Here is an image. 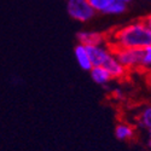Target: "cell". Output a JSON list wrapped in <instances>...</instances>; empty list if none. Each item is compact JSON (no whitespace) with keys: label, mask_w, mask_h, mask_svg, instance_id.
<instances>
[{"label":"cell","mask_w":151,"mask_h":151,"mask_svg":"<svg viewBox=\"0 0 151 151\" xmlns=\"http://www.w3.org/2000/svg\"><path fill=\"white\" fill-rule=\"evenodd\" d=\"M105 42L112 51L120 48L144 50L151 45V29L144 19L132 21L123 24L105 35Z\"/></svg>","instance_id":"1"},{"label":"cell","mask_w":151,"mask_h":151,"mask_svg":"<svg viewBox=\"0 0 151 151\" xmlns=\"http://www.w3.org/2000/svg\"><path fill=\"white\" fill-rule=\"evenodd\" d=\"M65 9L69 17L80 23L90 22L96 16L88 0H65Z\"/></svg>","instance_id":"2"},{"label":"cell","mask_w":151,"mask_h":151,"mask_svg":"<svg viewBox=\"0 0 151 151\" xmlns=\"http://www.w3.org/2000/svg\"><path fill=\"white\" fill-rule=\"evenodd\" d=\"M117 60L123 65L126 70H138L142 64V53L143 50L135 48H120L114 51Z\"/></svg>","instance_id":"3"},{"label":"cell","mask_w":151,"mask_h":151,"mask_svg":"<svg viewBox=\"0 0 151 151\" xmlns=\"http://www.w3.org/2000/svg\"><path fill=\"white\" fill-rule=\"evenodd\" d=\"M87 47H88V52L92 59L93 67H97V65L103 67L109 60V58L114 55V51H112L111 47L106 42H102L93 46H87Z\"/></svg>","instance_id":"4"},{"label":"cell","mask_w":151,"mask_h":151,"mask_svg":"<svg viewBox=\"0 0 151 151\" xmlns=\"http://www.w3.org/2000/svg\"><path fill=\"white\" fill-rule=\"evenodd\" d=\"M74 57L76 60L78 65L83 70V71H90L93 67L92 64V59L88 52V47L82 45V44H78L74 47Z\"/></svg>","instance_id":"5"},{"label":"cell","mask_w":151,"mask_h":151,"mask_svg":"<svg viewBox=\"0 0 151 151\" xmlns=\"http://www.w3.org/2000/svg\"><path fill=\"white\" fill-rule=\"evenodd\" d=\"M76 37H78V42L85 46H93L105 42V34L97 30H80Z\"/></svg>","instance_id":"6"},{"label":"cell","mask_w":151,"mask_h":151,"mask_svg":"<svg viewBox=\"0 0 151 151\" xmlns=\"http://www.w3.org/2000/svg\"><path fill=\"white\" fill-rule=\"evenodd\" d=\"M103 67L109 71V74L111 75L112 79H122V78L126 76V74H127V70H126L123 68V65L117 60L115 53L109 58V60L105 63Z\"/></svg>","instance_id":"7"},{"label":"cell","mask_w":151,"mask_h":151,"mask_svg":"<svg viewBox=\"0 0 151 151\" xmlns=\"http://www.w3.org/2000/svg\"><path fill=\"white\" fill-rule=\"evenodd\" d=\"M90 75H91L92 81L99 86H106L112 80L109 71L104 67H100V65L92 67V69L90 70Z\"/></svg>","instance_id":"8"},{"label":"cell","mask_w":151,"mask_h":151,"mask_svg":"<svg viewBox=\"0 0 151 151\" xmlns=\"http://www.w3.org/2000/svg\"><path fill=\"white\" fill-rule=\"evenodd\" d=\"M135 135V129L131 123L119 122L115 127V137L120 142H129Z\"/></svg>","instance_id":"9"},{"label":"cell","mask_w":151,"mask_h":151,"mask_svg":"<svg viewBox=\"0 0 151 151\" xmlns=\"http://www.w3.org/2000/svg\"><path fill=\"white\" fill-rule=\"evenodd\" d=\"M137 123L140 128L146 131L149 134H151V104L145 105L140 109L137 116Z\"/></svg>","instance_id":"10"},{"label":"cell","mask_w":151,"mask_h":151,"mask_svg":"<svg viewBox=\"0 0 151 151\" xmlns=\"http://www.w3.org/2000/svg\"><path fill=\"white\" fill-rule=\"evenodd\" d=\"M127 11V4L117 1V0H114L109 7L106 9V11L104 12V15H109V16H121L124 12Z\"/></svg>","instance_id":"11"},{"label":"cell","mask_w":151,"mask_h":151,"mask_svg":"<svg viewBox=\"0 0 151 151\" xmlns=\"http://www.w3.org/2000/svg\"><path fill=\"white\" fill-rule=\"evenodd\" d=\"M112 1L114 0H88L90 5L92 6L96 14H103V15Z\"/></svg>","instance_id":"12"},{"label":"cell","mask_w":151,"mask_h":151,"mask_svg":"<svg viewBox=\"0 0 151 151\" xmlns=\"http://www.w3.org/2000/svg\"><path fill=\"white\" fill-rule=\"evenodd\" d=\"M140 70H144V71H147V73L151 71V45L143 50Z\"/></svg>","instance_id":"13"},{"label":"cell","mask_w":151,"mask_h":151,"mask_svg":"<svg viewBox=\"0 0 151 151\" xmlns=\"http://www.w3.org/2000/svg\"><path fill=\"white\" fill-rule=\"evenodd\" d=\"M144 22L146 23V26H147V27H149V28L151 29V14H150L149 16H146V17L144 18Z\"/></svg>","instance_id":"14"},{"label":"cell","mask_w":151,"mask_h":151,"mask_svg":"<svg viewBox=\"0 0 151 151\" xmlns=\"http://www.w3.org/2000/svg\"><path fill=\"white\" fill-rule=\"evenodd\" d=\"M147 146H149V150L151 151V134H149V142H147Z\"/></svg>","instance_id":"15"},{"label":"cell","mask_w":151,"mask_h":151,"mask_svg":"<svg viewBox=\"0 0 151 151\" xmlns=\"http://www.w3.org/2000/svg\"><path fill=\"white\" fill-rule=\"evenodd\" d=\"M117 1H121V3H124V4H127V5H128V4L132 1V0H117Z\"/></svg>","instance_id":"16"},{"label":"cell","mask_w":151,"mask_h":151,"mask_svg":"<svg viewBox=\"0 0 151 151\" xmlns=\"http://www.w3.org/2000/svg\"><path fill=\"white\" fill-rule=\"evenodd\" d=\"M149 81H150V85H151V71H150V78H149Z\"/></svg>","instance_id":"17"}]
</instances>
